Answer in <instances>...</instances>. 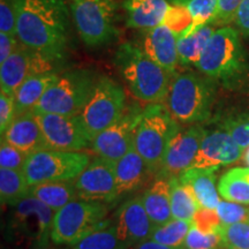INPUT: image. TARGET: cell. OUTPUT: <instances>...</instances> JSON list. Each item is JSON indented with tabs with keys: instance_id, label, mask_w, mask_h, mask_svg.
<instances>
[{
	"instance_id": "cell-42",
	"label": "cell",
	"mask_w": 249,
	"mask_h": 249,
	"mask_svg": "<svg viewBox=\"0 0 249 249\" xmlns=\"http://www.w3.org/2000/svg\"><path fill=\"white\" fill-rule=\"evenodd\" d=\"M15 118H17V110H15L14 96L0 92V133L1 135H4Z\"/></svg>"
},
{
	"instance_id": "cell-48",
	"label": "cell",
	"mask_w": 249,
	"mask_h": 249,
	"mask_svg": "<svg viewBox=\"0 0 249 249\" xmlns=\"http://www.w3.org/2000/svg\"><path fill=\"white\" fill-rule=\"evenodd\" d=\"M171 5H186L188 4L191 0H167Z\"/></svg>"
},
{
	"instance_id": "cell-3",
	"label": "cell",
	"mask_w": 249,
	"mask_h": 249,
	"mask_svg": "<svg viewBox=\"0 0 249 249\" xmlns=\"http://www.w3.org/2000/svg\"><path fill=\"white\" fill-rule=\"evenodd\" d=\"M196 68L225 86L235 85L247 73L248 62L241 35L230 26L217 28Z\"/></svg>"
},
{
	"instance_id": "cell-39",
	"label": "cell",
	"mask_w": 249,
	"mask_h": 249,
	"mask_svg": "<svg viewBox=\"0 0 249 249\" xmlns=\"http://www.w3.org/2000/svg\"><path fill=\"white\" fill-rule=\"evenodd\" d=\"M242 149L249 145V114L227 119L224 128Z\"/></svg>"
},
{
	"instance_id": "cell-44",
	"label": "cell",
	"mask_w": 249,
	"mask_h": 249,
	"mask_svg": "<svg viewBox=\"0 0 249 249\" xmlns=\"http://www.w3.org/2000/svg\"><path fill=\"white\" fill-rule=\"evenodd\" d=\"M233 23L242 37L249 38V0H242L240 2Z\"/></svg>"
},
{
	"instance_id": "cell-32",
	"label": "cell",
	"mask_w": 249,
	"mask_h": 249,
	"mask_svg": "<svg viewBox=\"0 0 249 249\" xmlns=\"http://www.w3.org/2000/svg\"><path fill=\"white\" fill-rule=\"evenodd\" d=\"M120 239L114 223L90 233L82 240L71 246V249H129Z\"/></svg>"
},
{
	"instance_id": "cell-23",
	"label": "cell",
	"mask_w": 249,
	"mask_h": 249,
	"mask_svg": "<svg viewBox=\"0 0 249 249\" xmlns=\"http://www.w3.org/2000/svg\"><path fill=\"white\" fill-rule=\"evenodd\" d=\"M217 170L188 169L178 177L182 185L188 186L194 193L201 208L216 209L220 202V195L216 187Z\"/></svg>"
},
{
	"instance_id": "cell-51",
	"label": "cell",
	"mask_w": 249,
	"mask_h": 249,
	"mask_svg": "<svg viewBox=\"0 0 249 249\" xmlns=\"http://www.w3.org/2000/svg\"><path fill=\"white\" fill-rule=\"evenodd\" d=\"M248 222H249V220H248Z\"/></svg>"
},
{
	"instance_id": "cell-19",
	"label": "cell",
	"mask_w": 249,
	"mask_h": 249,
	"mask_svg": "<svg viewBox=\"0 0 249 249\" xmlns=\"http://www.w3.org/2000/svg\"><path fill=\"white\" fill-rule=\"evenodd\" d=\"M114 225L121 240L130 248L149 240L155 227L143 205L142 196H136L121 205L117 211Z\"/></svg>"
},
{
	"instance_id": "cell-6",
	"label": "cell",
	"mask_w": 249,
	"mask_h": 249,
	"mask_svg": "<svg viewBox=\"0 0 249 249\" xmlns=\"http://www.w3.org/2000/svg\"><path fill=\"white\" fill-rule=\"evenodd\" d=\"M180 124L164 103L148 104L143 108L134 136V149L145 160L152 174L160 171L170 142L181 129Z\"/></svg>"
},
{
	"instance_id": "cell-33",
	"label": "cell",
	"mask_w": 249,
	"mask_h": 249,
	"mask_svg": "<svg viewBox=\"0 0 249 249\" xmlns=\"http://www.w3.org/2000/svg\"><path fill=\"white\" fill-rule=\"evenodd\" d=\"M222 246L226 249H249V222L223 225Z\"/></svg>"
},
{
	"instance_id": "cell-10",
	"label": "cell",
	"mask_w": 249,
	"mask_h": 249,
	"mask_svg": "<svg viewBox=\"0 0 249 249\" xmlns=\"http://www.w3.org/2000/svg\"><path fill=\"white\" fill-rule=\"evenodd\" d=\"M89 163L90 156L87 152L43 150L28 156L23 173L29 186L74 181Z\"/></svg>"
},
{
	"instance_id": "cell-14",
	"label": "cell",
	"mask_w": 249,
	"mask_h": 249,
	"mask_svg": "<svg viewBox=\"0 0 249 249\" xmlns=\"http://www.w3.org/2000/svg\"><path fill=\"white\" fill-rule=\"evenodd\" d=\"M60 65V62L52 60L21 43L17 51L7 60L0 64L1 92L14 96L18 87L28 77L49 71L58 73V67Z\"/></svg>"
},
{
	"instance_id": "cell-22",
	"label": "cell",
	"mask_w": 249,
	"mask_h": 249,
	"mask_svg": "<svg viewBox=\"0 0 249 249\" xmlns=\"http://www.w3.org/2000/svg\"><path fill=\"white\" fill-rule=\"evenodd\" d=\"M114 171L120 195L138 191L144 185L148 177L152 176L148 164L134 147L120 160L114 161Z\"/></svg>"
},
{
	"instance_id": "cell-35",
	"label": "cell",
	"mask_w": 249,
	"mask_h": 249,
	"mask_svg": "<svg viewBox=\"0 0 249 249\" xmlns=\"http://www.w3.org/2000/svg\"><path fill=\"white\" fill-rule=\"evenodd\" d=\"M218 1L219 0H191L188 4H186L194 18L193 26L186 31H193L196 28L209 24L217 9Z\"/></svg>"
},
{
	"instance_id": "cell-36",
	"label": "cell",
	"mask_w": 249,
	"mask_h": 249,
	"mask_svg": "<svg viewBox=\"0 0 249 249\" xmlns=\"http://www.w3.org/2000/svg\"><path fill=\"white\" fill-rule=\"evenodd\" d=\"M219 246H222L220 231L205 233L193 226L186 236L182 249H217Z\"/></svg>"
},
{
	"instance_id": "cell-37",
	"label": "cell",
	"mask_w": 249,
	"mask_h": 249,
	"mask_svg": "<svg viewBox=\"0 0 249 249\" xmlns=\"http://www.w3.org/2000/svg\"><path fill=\"white\" fill-rule=\"evenodd\" d=\"M216 211L220 220H222L223 225H231V224L248 222L249 220V208L244 204L220 200L216 208Z\"/></svg>"
},
{
	"instance_id": "cell-1",
	"label": "cell",
	"mask_w": 249,
	"mask_h": 249,
	"mask_svg": "<svg viewBox=\"0 0 249 249\" xmlns=\"http://www.w3.org/2000/svg\"><path fill=\"white\" fill-rule=\"evenodd\" d=\"M23 45L62 64L71 38L70 0H12Z\"/></svg>"
},
{
	"instance_id": "cell-27",
	"label": "cell",
	"mask_w": 249,
	"mask_h": 249,
	"mask_svg": "<svg viewBox=\"0 0 249 249\" xmlns=\"http://www.w3.org/2000/svg\"><path fill=\"white\" fill-rule=\"evenodd\" d=\"M29 195L51 208L54 213L71 201L79 198V194L73 181L44 182L30 186Z\"/></svg>"
},
{
	"instance_id": "cell-15",
	"label": "cell",
	"mask_w": 249,
	"mask_h": 249,
	"mask_svg": "<svg viewBox=\"0 0 249 249\" xmlns=\"http://www.w3.org/2000/svg\"><path fill=\"white\" fill-rule=\"evenodd\" d=\"M79 198L86 201L111 203L120 196L114 161L95 157L74 180Z\"/></svg>"
},
{
	"instance_id": "cell-46",
	"label": "cell",
	"mask_w": 249,
	"mask_h": 249,
	"mask_svg": "<svg viewBox=\"0 0 249 249\" xmlns=\"http://www.w3.org/2000/svg\"><path fill=\"white\" fill-rule=\"evenodd\" d=\"M133 249H181V248H170L149 239V240L143 241L138 246H135V247H133Z\"/></svg>"
},
{
	"instance_id": "cell-41",
	"label": "cell",
	"mask_w": 249,
	"mask_h": 249,
	"mask_svg": "<svg viewBox=\"0 0 249 249\" xmlns=\"http://www.w3.org/2000/svg\"><path fill=\"white\" fill-rule=\"evenodd\" d=\"M193 224L196 229L205 233L219 232L223 226L216 209H208V208H200L197 210L193 218Z\"/></svg>"
},
{
	"instance_id": "cell-2",
	"label": "cell",
	"mask_w": 249,
	"mask_h": 249,
	"mask_svg": "<svg viewBox=\"0 0 249 249\" xmlns=\"http://www.w3.org/2000/svg\"><path fill=\"white\" fill-rule=\"evenodd\" d=\"M113 64L136 99L147 104L166 101L174 75L156 64L135 43H121Z\"/></svg>"
},
{
	"instance_id": "cell-50",
	"label": "cell",
	"mask_w": 249,
	"mask_h": 249,
	"mask_svg": "<svg viewBox=\"0 0 249 249\" xmlns=\"http://www.w3.org/2000/svg\"><path fill=\"white\" fill-rule=\"evenodd\" d=\"M224 249H226V248H224Z\"/></svg>"
},
{
	"instance_id": "cell-18",
	"label": "cell",
	"mask_w": 249,
	"mask_h": 249,
	"mask_svg": "<svg viewBox=\"0 0 249 249\" xmlns=\"http://www.w3.org/2000/svg\"><path fill=\"white\" fill-rule=\"evenodd\" d=\"M242 149L225 129L205 134L191 169L218 170L241 160Z\"/></svg>"
},
{
	"instance_id": "cell-24",
	"label": "cell",
	"mask_w": 249,
	"mask_h": 249,
	"mask_svg": "<svg viewBox=\"0 0 249 249\" xmlns=\"http://www.w3.org/2000/svg\"><path fill=\"white\" fill-rule=\"evenodd\" d=\"M216 29V27L204 24L193 31L180 34L177 42L180 67H196Z\"/></svg>"
},
{
	"instance_id": "cell-43",
	"label": "cell",
	"mask_w": 249,
	"mask_h": 249,
	"mask_svg": "<svg viewBox=\"0 0 249 249\" xmlns=\"http://www.w3.org/2000/svg\"><path fill=\"white\" fill-rule=\"evenodd\" d=\"M0 33L17 35V14L12 0H0Z\"/></svg>"
},
{
	"instance_id": "cell-34",
	"label": "cell",
	"mask_w": 249,
	"mask_h": 249,
	"mask_svg": "<svg viewBox=\"0 0 249 249\" xmlns=\"http://www.w3.org/2000/svg\"><path fill=\"white\" fill-rule=\"evenodd\" d=\"M194 18L186 5H170L164 18V24L173 33L180 35L193 26Z\"/></svg>"
},
{
	"instance_id": "cell-30",
	"label": "cell",
	"mask_w": 249,
	"mask_h": 249,
	"mask_svg": "<svg viewBox=\"0 0 249 249\" xmlns=\"http://www.w3.org/2000/svg\"><path fill=\"white\" fill-rule=\"evenodd\" d=\"M171 181V213L174 219L193 220L200 209L194 193L188 186L182 185L178 177L170 178Z\"/></svg>"
},
{
	"instance_id": "cell-16",
	"label": "cell",
	"mask_w": 249,
	"mask_h": 249,
	"mask_svg": "<svg viewBox=\"0 0 249 249\" xmlns=\"http://www.w3.org/2000/svg\"><path fill=\"white\" fill-rule=\"evenodd\" d=\"M205 134L207 130L200 124H191L187 128L180 129L166 149L160 169L156 174L157 178L179 177L186 170L191 169Z\"/></svg>"
},
{
	"instance_id": "cell-25",
	"label": "cell",
	"mask_w": 249,
	"mask_h": 249,
	"mask_svg": "<svg viewBox=\"0 0 249 249\" xmlns=\"http://www.w3.org/2000/svg\"><path fill=\"white\" fill-rule=\"evenodd\" d=\"M59 75L60 74L49 71L28 77L14 93L17 117L33 111L50 87L58 80Z\"/></svg>"
},
{
	"instance_id": "cell-40",
	"label": "cell",
	"mask_w": 249,
	"mask_h": 249,
	"mask_svg": "<svg viewBox=\"0 0 249 249\" xmlns=\"http://www.w3.org/2000/svg\"><path fill=\"white\" fill-rule=\"evenodd\" d=\"M242 0H219L213 18H211L210 26L227 27L233 23L239 5Z\"/></svg>"
},
{
	"instance_id": "cell-28",
	"label": "cell",
	"mask_w": 249,
	"mask_h": 249,
	"mask_svg": "<svg viewBox=\"0 0 249 249\" xmlns=\"http://www.w3.org/2000/svg\"><path fill=\"white\" fill-rule=\"evenodd\" d=\"M218 192L224 200L249 205V167H234L224 173Z\"/></svg>"
},
{
	"instance_id": "cell-17",
	"label": "cell",
	"mask_w": 249,
	"mask_h": 249,
	"mask_svg": "<svg viewBox=\"0 0 249 249\" xmlns=\"http://www.w3.org/2000/svg\"><path fill=\"white\" fill-rule=\"evenodd\" d=\"M150 57L156 64L176 75L180 66L178 57V35L164 23L150 29L139 30L136 39L133 40Z\"/></svg>"
},
{
	"instance_id": "cell-13",
	"label": "cell",
	"mask_w": 249,
	"mask_h": 249,
	"mask_svg": "<svg viewBox=\"0 0 249 249\" xmlns=\"http://www.w3.org/2000/svg\"><path fill=\"white\" fill-rule=\"evenodd\" d=\"M35 114L51 150L81 151L91 147L93 136L80 114L71 117L52 113Z\"/></svg>"
},
{
	"instance_id": "cell-12",
	"label": "cell",
	"mask_w": 249,
	"mask_h": 249,
	"mask_svg": "<svg viewBox=\"0 0 249 249\" xmlns=\"http://www.w3.org/2000/svg\"><path fill=\"white\" fill-rule=\"evenodd\" d=\"M143 108L139 104L126 107L116 123L93 138L90 149L96 157L117 161L134 147V136L142 118Z\"/></svg>"
},
{
	"instance_id": "cell-20",
	"label": "cell",
	"mask_w": 249,
	"mask_h": 249,
	"mask_svg": "<svg viewBox=\"0 0 249 249\" xmlns=\"http://www.w3.org/2000/svg\"><path fill=\"white\" fill-rule=\"evenodd\" d=\"M1 141L9 143L28 156L43 150H51L33 111L15 118L4 135H1Z\"/></svg>"
},
{
	"instance_id": "cell-8",
	"label": "cell",
	"mask_w": 249,
	"mask_h": 249,
	"mask_svg": "<svg viewBox=\"0 0 249 249\" xmlns=\"http://www.w3.org/2000/svg\"><path fill=\"white\" fill-rule=\"evenodd\" d=\"M98 77L95 71L87 68L71 70L60 74L33 112L77 116L91 97Z\"/></svg>"
},
{
	"instance_id": "cell-31",
	"label": "cell",
	"mask_w": 249,
	"mask_h": 249,
	"mask_svg": "<svg viewBox=\"0 0 249 249\" xmlns=\"http://www.w3.org/2000/svg\"><path fill=\"white\" fill-rule=\"evenodd\" d=\"M193 226H194L193 220L174 219L172 218L170 222L154 227L150 240H154L170 248L182 249L186 236Z\"/></svg>"
},
{
	"instance_id": "cell-9",
	"label": "cell",
	"mask_w": 249,
	"mask_h": 249,
	"mask_svg": "<svg viewBox=\"0 0 249 249\" xmlns=\"http://www.w3.org/2000/svg\"><path fill=\"white\" fill-rule=\"evenodd\" d=\"M107 204L77 198L54 213L51 240L55 245L73 246L90 233L110 225L105 219Z\"/></svg>"
},
{
	"instance_id": "cell-45",
	"label": "cell",
	"mask_w": 249,
	"mask_h": 249,
	"mask_svg": "<svg viewBox=\"0 0 249 249\" xmlns=\"http://www.w3.org/2000/svg\"><path fill=\"white\" fill-rule=\"evenodd\" d=\"M20 45L21 42L17 35L0 33V64L7 60Z\"/></svg>"
},
{
	"instance_id": "cell-11",
	"label": "cell",
	"mask_w": 249,
	"mask_h": 249,
	"mask_svg": "<svg viewBox=\"0 0 249 249\" xmlns=\"http://www.w3.org/2000/svg\"><path fill=\"white\" fill-rule=\"evenodd\" d=\"M126 108V92L108 76H99L91 97L80 113L89 132L95 138L98 133L121 117Z\"/></svg>"
},
{
	"instance_id": "cell-29",
	"label": "cell",
	"mask_w": 249,
	"mask_h": 249,
	"mask_svg": "<svg viewBox=\"0 0 249 249\" xmlns=\"http://www.w3.org/2000/svg\"><path fill=\"white\" fill-rule=\"evenodd\" d=\"M30 186L23 171L0 169V200L2 205L18 204L29 195Z\"/></svg>"
},
{
	"instance_id": "cell-7",
	"label": "cell",
	"mask_w": 249,
	"mask_h": 249,
	"mask_svg": "<svg viewBox=\"0 0 249 249\" xmlns=\"http://www.w3.org/2000/svg\"><path fill=\"white\" fill-rule=\"evenodd\" d=\"M73 23L88 48L114 42L120 35V6L117 0H70Z\"/></svg>"
},
{
	"instance_id": "cell-21",
	"label": "cell",
	"mask_w": 249,
	"mask_h": 249,
	"mask_svg": "<svg viewBox=\"0 0 249 249\" xmlns=\"http://www.w3.org/2000/svg\"><path fill=\"white\" fill-rule=\"evenodd\" d=\"M169 7L167 0H124L123 4L127 27L138 30L150 29L163 23Z\"/></svg>"
},
{
	"instance_id": "cell-26",
	"label": "cell",
	"mask_w": 249,
	"mask_h": 249,
	"mask_svg": "<svg viewBox=\"0 0 249 249\" xmlns=\"http://www.w3.org/2000/svg\"><path fill=\"white\" fill-rule=\"evenodd\" d=\"M142 201L155 226L163 225L172 219L170 179H156V181L144 192Z\"/></svg>"
},
{
	"instance_id": "cell-49",
	"label": "cell",
	"mask_w": 249,
	"mask_h": 249,
	"mask_svg": "<svg viewBox=\"0 0 249 249\" xmlns=\"http://www.w3.org/2000/svg\"><path fill=\"white\" fill-rule=\"evenodd\" d=\"M43 249H50V248H43Z\"/></svg>"
},
{
	"instance_id": "cell-47",
	"label": "cell",
	"mask_w": 249,
	"mask_h": 249,
	"mask_svg": "<svg viewBox=\"0 0 249 249\" xmlns=\"http://www.w3.org/2000/svg\"><path fill=\"white\" fill-rule=\"evenodd\" d=\"M241 160H244V163L246 164V167H249V145H248L247 148L244 149V152H242Z\"/></svg>"
},
{
	"instance_id": "cell-4",
	"label": "cell",
	"mask_w": 249,
	"mask_h": 249,
	"mask_svg": "<svg viewBox=\"0 0 249 249\" xmlns=\"http://www.w3.org/2000/svg\"><path fill=\"white\" fill-rule=\"evenodd\" d=\"M214 81L195 71L177 73L171 82L166 104L174 119L181 124H197L211 114Z\"/></svg>"
},
{
	"instance_id": "cell-38",
	"label": "cell",
	"mask_w": 249,
	"mask_h": 249,
	"mask_svg": "<svg viewBox=\"0 0 249 249\" xmlns=\"http://www.w3.org/2000/svg\"><path fill=\"white\" fill-rule=\"evenodd\" d=\"M28 160V155L9 143L1 141L0 144V169L23 171Z\"/></svg>"
},
{
	"instance_id": "cell-5",
	"label": "cell",
	"mask_w": 249,
	"mask_h": 249,
	"mask_svg": "<svg viewBox=\"0 0 249 249\" xmlns=\"http://www.w3.org/2000/svg\"><path fill=\"white\" fill-rule=\"evenodd\" d=\"M54 211L28 195L11 207L4 227L6 240L24 249H43L51 240Z\"/></svg>"
}]
</instances>
